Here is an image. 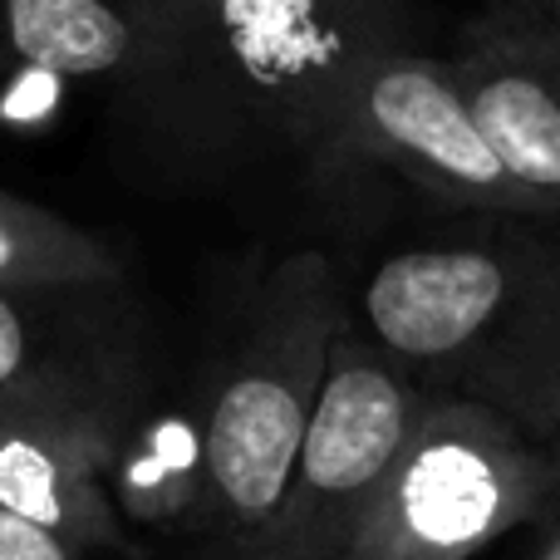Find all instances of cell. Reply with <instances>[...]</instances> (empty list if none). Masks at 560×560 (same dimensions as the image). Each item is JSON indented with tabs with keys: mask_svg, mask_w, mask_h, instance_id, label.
<instances>
[{
	"mask_svg": "<svg viewBox=\"0 0 560 560\" xmlns=\"http://www.w3.org/2000/svg\"><path fill=\"white\" fill-rule=\"evenodd\" d=\"M541 560H560V526H556V536H551V546L541 551Z\"/></svg>",
	"mask_w": 560,
	"mask_h": 560,
	"instance_id": "cell-12",
	"label": "cell"
},
{
	"mask_svg": "<svg viewBox=\"0 0 560 560\" xmlns=\"http://www.w3.org/2000/svg\"><path fill=\"white\" fill-rule=\"evenodd\" d=\"M556 463H560V443H556Z\"/></svg>",
	"mask_w": 560,
	"mask_h": 560,
	"instance_id": "cell-14",
	"label": "cell"
},
{
	"mask_svg": "<svg viewBox=\"0 0 560 560\" xmlns=\"http://www.w3.org/2000/svg\"><path fill=\"white\" fill-rule=\"evenodd\" d=\"M118 280V256L84 226L0 192V290H94Z\"/></svg>",
	"mask_w": 560,
	"mask_h": 560,
	"instance_id": "cell-9",
	"label": "cell"
},
{
	"mask_svg": "<svg viewBox=\"0 0 560 560\" xmlns=\"http://www.w3.org/2000/svg\"><path fill=\"white\" fill-rule=\"evenodd\" d=\"M560 497L551 447L463 398H428L349 560H472Z\"/></svg>",
	"mask_w": 560,
	"mask_h": 560,
	"instance_id": "cell-4",
	"label": "cell"
},
{
	"mask_svg": "<svg viewBox=\"0 0 560 560\" xmlns=\"http://www.w3.org/2000/svg\"><path fill=\"white\" fill-rule=\"evenodd\" d=\"M118 433L114 408L0 398V512L45 526L79 551L118 546L124 516L108 497Z\"/></svg>",
	"mask_w": 560,
	"mask_h": 560,
	"instance_id": "cell-7",
	"label": "cell"
},
{
	"mask_svg": "<svg viewBox=\"0 0 560 560\" xmlns=\"http://www.w3.org/2000/svg\"><path fill=\"white\" fill-rule=\"evenodd\" d=\"M423 404L428 394L408 384L369 335L345 329L280 512L242 560H349L369 502L404 453Z\"/></svg>",
	"mask_w": 560,
	"mask_h": 560,
	"instance_id": "cell-5",
	"label": "cell"
},
{
	"mask_svg": "<svg viewBox=\"0 0 560 560\" xmlns=\"http://www.w3.org/2000/svg\"><path fill=\"white\" fill-rule=\"evenodd\" d=\"M364 335L428 398L560 443V236L497 226L394 252L364 280Z\"/></svg>",
	"mask_w": 560,
	"mask_h": 560,
	"instance_id": "cell-1",
	"label": "cell"
},
{
	"mask_svg": "<svg viewBox=\"0 0 560 560\" xmlns=\"http://www.w3.org/2000/svg\"><path fill=\"white\" fill-rule=\"evenodd\" d=\"M108 497L118 516L138 522H202L207 497V447L202 418H158L118 433L114 463H108Z\"/></svg>",
	"mask_w": 560,
	"mask_h": 560,
	"instance_id": "cell-8",
	"label": "cell"
},
{
	"mask_svg": "<svg viewBox=\"0 0 560 560\" xmlns=\"http://www.w3.org/2000/svg\"><path fill=\"white\" fill-rule=\"evenodd\" d=\"M0 69L104 94L212 153L256 108L236 0H0Z\"/></svg>",
	"mask_w": 560,
	"mask_h": 560,
	"instance_id": "cell-2",
	"label": "cell"
},
{
	"mask_svg": "<svg viewBox=\"0 0 560 560\" xmlns=\"http://www.w3.org/2000/svg\"><path fill=\"white\" fill-rule=\"evenodd\" d=\"M541 5L551 10V15H556V25H560V0H541Z\"/></svg>",
	"mask_w": 560,
	"mask_h": 560,
	"instance_id": "cell-13",
	"label": "cell"
},
{
	"mask_svg": "<svg viewBox=\"0 0 560 560\" xmlns=\"http://www.w3.org/2000/svg\"><path fill=\"white\" fill-rule=\"evenodd\" d=\"M345 329V295L329 256H285L256 290L202 413V522L226 541L232 560L252 551L280 512Z\"/></svg>",
	"mask_w": 560,
	"mask_h": 560,
	"instance_id": "cell-3",
	"label": "cell"
},
{
	"mask_svg": "<svg viewBox=\"0 0 560 560\" xmlns=\"http://www.w3.org/2000/svg\"><path fill=\"white\" fill-rule=\"evenodd\" d=\"M45 290H0V398H69V404L114 408L94 394V384L74 374H59L39 359L45 325H39L35 300Z\"/></svg>",
	"mask_w": 560,
	"mask_h": 560,
	"instance_id": "cell-10",
	"label": "cell"
},
{
	"mask_svg": "<svg viewBox=\"0 0 560 560\" xmlns=\"http://www.w3.org/2000/svg\"><path fill=\"white\" fill-rule=\"evenodd\" d=\"M453 74L497 163L536 202L560 217V25L532 0H506L467 25Z\"/></svg>",
	"mask_w": 560,
	"mask_h": 560,
	"instance_id": "cell-6",
	"label": "cell"
},
{
	"mask_svg": "<svg viewBox=\"0 0 560 560\" xmlns=\"http://www.w3.org/2000/svg\"><path fill=\"white\" fill-rule=\"evenodd\" d=\"M89 551L69 546L65 536L45 532L35 522H20V516L0 512V560H84Z\"/></svg>",
	"mask_w": 560,
	"mask_h": 560,
	"instance_id": "cell-11",
	"label": "cell"
}]
</instances>
